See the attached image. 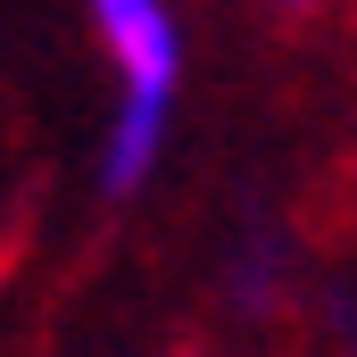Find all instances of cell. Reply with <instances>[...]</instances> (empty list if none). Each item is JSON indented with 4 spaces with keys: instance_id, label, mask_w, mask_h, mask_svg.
Segmentation results:
<instances>
[{
    "instance_id": "1",
    "label": "cell",
    "mask_w": 357,
    "mask_h": 357,
    "mask_svg": "<svg viewBox=\"0 0 357 357\" xmlns=\"http://www.w3.org/2000/svg\"><path fill=\"white\" fill-rule=\"evenodd\" d=\"M84 17L116 67V108L100 133V191L142 199L167 167L175 108H183V17L175 0H84Z\"/></svg>"
},
{
    "instance_id": "2",
    "label": "cell",
    "mask_w": 357,
    "mask_h": 357,
    "mask_svg": "<svg viewBox=\"0 0 357 357\" xmlns=\"http://www.w3.org/2000/svg\"><path fill=\"white\" fill-rule=\"evenodd\" d=\"M225 307L241 316V324H266L274 307L299 291V250H291V233H274V225H250L241 241H233V258H225Z\"/></svg>"
},
{
    "instance_id": "3",
    "label": "cell",
    "mask_w": 357,
    "mask_h": 357,
    "mask_svg": "<svg viewBox=\"0 0 357 357\" xmlns=\"http://www.w3.org/2000/svg\"><path fill=\"white\" fill-rule=\"evenodd\" d=\"M324 349H333V357H357V299H349V291L324 299Z\"/></svg>"
},
{
    "instance_id": "4",
    "label": "cell",
    "mask_w": 357,
    "mask_h": 357,
    "mask_svg": "<svg viewBox=\"0 0 357 357\" xmlns=\"http://www.w3.org/2000/svg\"><path fill=\"white\" fill-rule=\"evenodd\" d=\"M266 8H316V0H266Z\"/></svg>"
}]
</instances>
